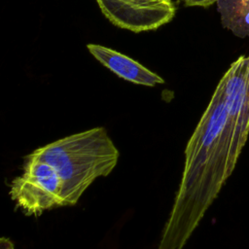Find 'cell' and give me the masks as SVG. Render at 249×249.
Listing matches in <instances>:
<instances>
[{
  "label": "cell",
  "mask_w": 249,
  "mask_h": 249,
  "mask_svg": "<svg viewBox=\"0 0 249 249\" xmlns=\"http://www.w3.org/2000/svg\"><path fill=\"white\" fill-rule=\"evenodd\" d=\"M119 157L102 126L64 136L24 158L22 172L11 182L9 195L26 216L73 206L97 178L114 170Z\"/></svg>",
  "instance_id": "6da1fadb"
},
{
  "label": "cell",
  "mask_w": 249,
  "mask_h": 249,
  "mask_svg": "<svg viewBox=\"0 0 249 249\" xmlns=\"http://www.w3.org/2000/svg\"><path fill=\"white\" fill-rule=\"evenodd\" d=\"M244 145L216 87L187 143L182 178L158 249L185 248L231 175Z\"/></svg>",
  "instance_id": "7a4b0ae2"
},
{
  "label": "cell",
  "mask_w": 249,
  "mask_h": 249,
  "mask_svg": "<svg viewBox=\"0 0 249 249\" xmlns=\"http://www.w3.org/2000/svg\"><path fill=\"white\" fill-rule=\"evenodd\" d=\"M114 25L135 33L158 29L175 16L172 0H95Z\"/></svg>",
  "instance_id": "3957f363"
},
{
  "label": "cell",
  "mask_w": 249,
  "mask_h": 249,
  "mask_svg": "<svg viewBox=\"0 0 249 249\" xmlns=\"http://www.w3.org/2000/svg\"><path fill=\"white\" fill-rule=\"evenodd\" d=\"M217 87L231 124L246 143L249 135V53L240 55L230 65Z\"/></svg>",
  "instance_id": "277c9868"
},
{
  "label": "cell",
  "mask_w": 249,
  "mask_h": 249,
  "mask_svg": "<svg viewBox=\"0 0 249 249\" xmlns=\"http://www.w3.org/2000/svg\"><path fill=\"white\" fill-rule=\"evenodd\" d=\"M87 49L103 66L125 81L147 87L164 83L162 77L120 52L98 44H88Z\"/></svg>",
  "instance_id": "5b68a950"
},
{
  "label": "cell",
  "mask_w": 249,
  "mask_h": 249,
  "mask_svg": "<svg viewBox=\"0 0 249 249\" xmlns=\"http://www.w3.org/2000/svg\"><path fill=\"white\" fill-rule=\"evenodd\" d=\"M221 23L234 36L249 37V0H217Z\"/></svg>",
  "instance_id": "8992f818"
},
{
  "label": "cell",
  "mask_w": 249,
  "mask_h": 249,
  "mask_svg": "<svg viewBox=\"0 0 249 249\" xmlns=\"http://www.w3.org/2000/svg\"><path fill=\"white\" fill-rule=\"evenodd\" d=\"M217 0H184L185 5L189 7H208L214 3H216Z\"/></svg>",
  "instance_id": "52a82bcc"
}]
</instances>
